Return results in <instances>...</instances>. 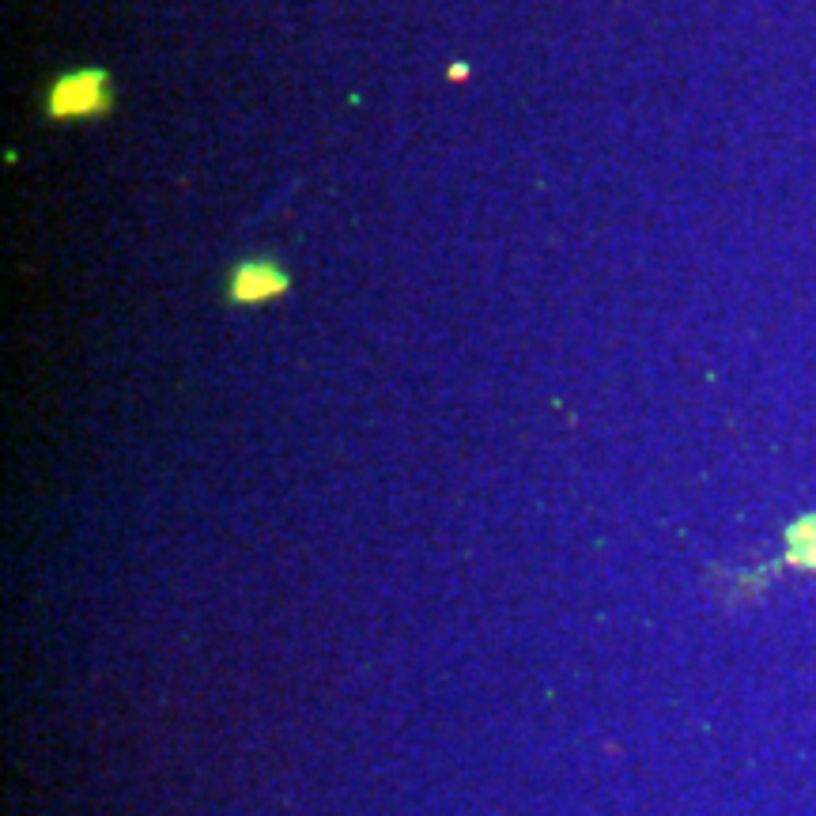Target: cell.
<instances>
[{
    "mask_svg": "<svg viewBox=\"0 0 816 816\" xmlns=\"http://www.w3.org/2000/svg\"><path fill=\"white\" fill-rule=\"evenodd\" d=\"M102 102L99 76H68L53 91V110L57 114H87Z\"/></svg>",
    "mask_w": 816,
    "mask_h": 816,
    "instance_id": "6da1fadb",
    "label": "cell"
},
{
    "mask_svg": "<svg viewBox=\"0 0 816 816\" xmlns=\"http://www.w3.org/2000/svg\"><path fill=\"white\" fill-rule=\"evenodd\" d=\"M280 284H284V276L272 269V265H265V261H257V265L238 269L235 295L238 299H265V295H272V291H280Z\"/></svg>",
    "mask_w": 816,
    "mask_h": 816,
    "instance_id": "7a4b0ae2",
    "label": "cell"
}]
</instances>
